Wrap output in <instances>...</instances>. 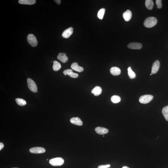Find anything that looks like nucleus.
<instances>
[{
  "label": "nucleus",
  "instance_id": "nucleus-2",
  "mask_svg": "<svg viewBox=\"0 0 168 168\" xmlns=\"http://www.w3.org/2000/svg\"><path fill=\"white\" fill-rule=\"evenodd\" d=\"M64 163V159L61 157L53 158L49 161L50 164L54 166H61L63 165Z\"/></svg>",
  "mask_w": 168,
  "mask_h": 168
},
{
  "label": "nucleus",
  "instance_id": "nucleus-16",
  "mask_svg": "<svg viewBox=\"0 0 168 168\" xmlns=\"http://www.w3.org/2000/svg\"><path fill=\"white\" fill-rule=\"evenodd\" d=\"M111 74L114 76L119 75L121 74V70L119 68L116 67H113L111 68L110 70Z\"/></svg>",
  "mask_w": 168,
  "mask_h": 168
},
{
  "label": "nucleus",
  "instance_id": "nucleus-15",
  "mask_svg": "<svg viewBox=\"0 0 168 168\" xmlns=\"http://www.w3.org/2000/svg\"><path fill=\"white\" fill-rule=\"evenodd\" d=\"M57 58L63 63L67 62L68 59V58L64 53H59L58 55Z\"/></svg>",
  "mask_w": 168,
  "mask_h": 168
},
{
  "label": "nucleus",
  "instance_id": "nucleus-23",
  "mask_svg": "<svg viewBox=\"0 0 168 168\" xmlns=\"http://www.w3.org/2000/svg\"><path fill=\"white\" fill-rule=\"evenodd\" d=\"M111 101L114 103H117L120 102L121 98L119 96L117 95H114L111 98Z\"/></svg>",
  "mask_w": 168,
  "mask_h": 168
},
{
  "label": "nucleus",
  "instance_id": "nucleus-29",
  "mask_svg": "<svg viewBox=\"0 0 168 168\" xmlns=\"http://www.w3.org/2000/svg\"><path fill=\"white\" fill-rule=\"evenodd\" d=\"M55 2L56 4H61V1L60 0H56V1H54Z\"/></svg>",
  "mask_w": 168,
  "mask_h": 168
},
{
  "label": "nucleus",
  "instance_id": "nucleus-25",
  "mask_svg": "<svg viewBox=\"0 0 168 168\" xmlns=\"http://www.w3.org/2000/svg\"><path fill=\"white\" fill-rule=\"evenodd\" d=\"M105 11V9L104 8L101 9L100 10L98 14V18L100 19H103Z\"/></svg>",
  "mask_w": 168,
  "mask_h": 168
},
{
  "label": "nucleus",
  "instance_id": "nucleus-27",
  "mask_svg": "<svg viewBox=\"0 0 168 168\" xmlns=\"http://www.w3.org/2000/svg\"><path fill=\"white\" fill-rule=\"evenodd\" d=\"M110 167V165L109 164L107 165H100L98 167V168H107Z\"/></svg>",
  "mask_w": 168,
  "mask_h": 168
},
{
  "label": "nucleus",
  "instance_id": "nucleus-14",
  "mask_svg": "<svg viewBox=\"0 0 168 168\" xmlns=\"http://www.w3.org/2000/svg\"><path fill=\"white\" fill-rule=\"evenodd\" d=\"M71 68L74 70L79 72H83L84 70L83 68L79 66L78 64L76 62L72 63L71 66Z\"/></svg>",
  "mask_w": 168,
  "mask_h": 168
},
{
  "label": "nucleus",
  "instance_id": "nucleus-31",
  "mask_svg": "<svg viewBox=\"0 0 168 168\" xmlns=\"http://www.w3.org/2000/svg\"><path fill=\"white\" fill-rule=\"evenodd\" d=\"M152 75V74H150V75Z\"/></svg>",
  "mask_w": 168,
  "mask_h": 168
},
{
  "label": "nucleus",
  "instance_id": "nucleus-13",
  "mask_svg": "<svg viewBox=\"0 0 168 168\" xmlns=\"http://www.w3.org/2000/svg\"><path fill=\"white\" fill-rule=\"evenodd\" d=\"M123 16L124 20L126 21H129L132 17V14L131 11L130 10H127L123 13Z\"/></svg>",
  "mask_w": 168,
  "mask_h": 168
},
{
  "label": "nucleus",
  "instance_id": "nucleus-22",
  "mask_svg": "<svg viewBox=\"0 0 168 168\" xmlns=\"http://www.w3.org/2000/svg\"><path fill=\"white\" fill-rule=\"evenodd\" d=\"M128 71V75L130 79H133L135 78L136 75L135 72H134L132 70L130 67H129L127 69Z\"/></svg>",
  "mask_w": 168,
  "mask_h": 168
},
{
  "label": "nucleus",
  "instance_id": "nucleus-20",
  "mask_svg": "<svg viewBox=\"0 0 168 168\" xmlns=\"http://www.w3.org/2000/svg\"><path fill=\"white\" fill-rule=\"evenodd\" d=\"M61 64L57 61H55L53 62V70L56 71H57L61 69Z\"/></svg>",
  "mask_w": 168,
  "mask_h": 168
},
{
  "label": "nucleus",
  "instance_id": "nucleus-11",
  "mask_svg": "<svg viewBox=\"0 0 168 168\" xmlns=\"http://www.w3.org/2000/svg\"><path fill=\"white\" fill-rule=\"evenodd\" d=\"M63 73L65 75H68L72 78H77L79 76L78 74L73 73L71 69H67L64 70L63 71Z\"/></svg>",
  "mask_w": 168,
  "mask_h": 168
},
{
  "label": "nucleus",
  "instance_id": "nucleus-21",
  "mask_svg": "<svg viewBox=\"0 0 168 168\" xmlns=\"http://www.w3.org/2000/svg\"><path fill=\"white\" fill-rule=\"evenodd\" d=\"M162 112L166 120L168 121V105L163 108Z\"/></svg>",
  "mask_w": 168,
  "mask_h": 168
},
{
  "label": "nucleus",
  "instance_id": "nucleus-18",
  "mask_svg": "<svg viewBox=\"0 0 168 168\" xmlns=\"http://www.w3.org/2000/svg\"><path fill=\"white\" fill-rule=\"evenodd\" d=\"M36 2L35 0H19V3L20 4L33 5Z\"/></svg>",
  "mask_w": 168,
  "mask_h": 168
},
{
  "label": "nucleus",
  "instance_id": "nucleus-4",
  "mask_svg": "<svg viewBox=\"0 0 168 168\" xmlns=\"http://www.w3.org/2000/svg\"><path fill=\"white\" fill-rule=\"evenodd\" d=\"M153 96L151 95H145L140 97L139 99L140 102L142 104H147L153 99Z\"/></svg>",
  "mask_w": 168,
  "mask_h": 168
},
{
  "label": "nucleus",
  "instance_id": "nucleus-3",
  "mask_svg": "<svg viewBox=\"0 0 168 168\" xmlns=\"http://www.w3.org/2000/svg\"><path fill=\"white\" fill-rule=\"evenodd\" d=\"M27 83L28 88L31 91L34 93H36L38 92V87L36 84L32 79L30 78L27 79Z\"/></svg>",
  "mask_w": 168,
  "mask_h": 168
},
{
  "label": "nucleus",
  "instance_id": "nucleus-28",
  "mask_svg": "<svg viewBox=\"0 0 168 168\" xmlns=\"http://www.w3.org/2000/svg\"><path fill=\"white\" fill-rule=\"evenodd\" d=\"M4 145L3 143L1 142L0 143V150L1 151L4 147Z\"/></svg>",
  "mask_w": 168,
  "mask_h": 168
},
{
  "label": "nucleus",
  "instance_id": "nucleus-9",
  "mask_svg": "<svg viewBox=\"0 0 168 168\" xmlns=\"http://www.w3.org/2000/svg\"><path fill=\"white\" fill-rule=\"evenodd\" d=\"M73 32V29L72 27L69 28L64 30L62 34V36L64 38H68L72 35Z\"/></svg>",
  "mask_w": 168,
  "mask_h": 168
},
{
  "label": "nucleus",
  "instance_id": "nucleus-32",
  "mask_svg": "<svg viewBox=\"0 0 168 168\" xmlns=\"http://www.w3.org/2000/svg\"><path fill=\"white\" fill-rule=\"evenodd\" d=\"M17 168V167H14V168Z\"/></svg>",
  "mask_w": 168,
  "mask_h": 168
},
{
  "label": "nucleus",
  "instance_id": "nucleus-30",
  "mask_svg": "<svg viewBox=\"0 0 168 168\" xmlns=\"http://www.w3.org/2000/svg\"><path fill=\"white\" fill-rule=\"evenodd\" d=\"M122 168H130L127 167V166H124V167H123Z\"/></svg>",
  "mask_w": 168,
  "mask_h": 168
},
{
  "label": "nucleus",
  "instance_id": "nucleus-5",
  "mask_svg": "<svg viewBox=\"0 0 168 168\" xmlns=\"http://www.w3.org/2000/svg\"><path fill=\"white\" fill-rule=\"evenodd\" d=\"M27 40L28 43L32 46H36L38 45V42L36 37L33 34H30L27 37Z\"/></svg>",
  "mask_w": 168,
  "mask_h": 168
},
{
  "label": "nucleus",
  "instance_id": "nucleus-17",
  "mask_svg": "<svg viewBox=\"0 0 168 168\" xmlns=\"http://www.w3.org/2000/svg\"><path fill=\"white\" fill-rule=\"evenodd\" d=\"M102 89L101 87L96 86L92 90V93L95 96H98L100 95L102 93Z\"/></svg>",
  "mask_w": 168,
  "mask_h": 168
},
{
  "label": "nucleus",
  "instance_id": "nucleus-1",
  "mask_svg": "<svg viewBox=\"0 0 168 168\" xmlns=\"http://www.w3.org/2000/svg\"><path fill=\"white\" fill-rule=\"evenodd\" d=\"M158 22L156 17H151L147 18L144 22V25L147 28H151L155 26Z\"/></svg>",
  "mask_w": 168,
  "mask_h": 168
},
{
  "label": "nucleus",
  "instance_id": "nucleus-19",
  "mask_svg": "<svg viewBox=\"0 0 168 168\" xmlns=\"http://www.w3.org/2000/svg\"><path fill=\"white\" fill-rule=\"evenodd\" d=\"M145 5L147 9L152 10L153 8L154 4L152 0H146L145 2Z\"/></svg>",
  "mask_w": 168,
  "mask_h": 168
},
{
  "label": "nucleus",
  "instance_id": "nucleus-24",
  "mask_svg": "<svg viewBox=\"0 0 168 168\" xmlns=\"http://www.w3.org/2000/svg\"><path fill=\"white\" fill-rule=\"evenodd\" d=\"M16 102L18 105L21 106L25 105L27 104L26 102L23 99L21 98H17L15 100Z\"/></svg>",
  "mask_w": 168,
  "mask_h": 168
},
{
  "label": "nucleus",
  "instance_id": "nucleus-7",
  "mask_svg": "<svg viewBox=\"0 0 168 168\" xmlns=\"http://www.w3.org/2000/svg\"><path fill=\"white\" fill-rule=\"evenodd\" d=\"M127 47L131 49L140 50L142 47V45L139 43H132L129 44Z\"/></svg>",
  "mask_w": 168,
  "mask_h": 168
},
{
  "label": "nucleus",
  "instance_id": "nucleus-10",
  "mask_svg": "<svg viewBox=\"0 0 168 168\" xmlns=\"http://www.w3.org/2000/svg\"><path fill=\"white\" fill-rule=\"evenodd\" d=\"M95 131L97 133L100 135L106 134L109 132V130L107 129L101 127H96Z\"/></svg>",
  "mask_w": 168,
  "mask_h": 168
},
{
  "label": "nucleus",
  "instance_id": "nucleus-12",
  "mask_svg": "<svg viewBox=\"0 0 168 168\" xmlns=\"http://www.w3.org/2000/svg\"><path fill=\"white\" fill-rule=\"evenodd\" d=\"M71 123L77 125L82 126L83 122L80 118L78 117H73L70 119Z\"/></svg>",
  "mask_w": 168,
  "mask_h": 168
},
{
  "label": "nucleus",
  "instance_id": "nucleus-26",
  "mask_svg": "<svg viewBox=\"0 0 168 168\" xmlns=\"http://www.w3.org/2000/svg\"><path fill=\"white\" fill-rule=\"evenodd\" d=\"M156 4L157 5L158 9H160L162 7V1L161 0H157Z\"/></svg>",
  "mask_w": 168,
  "mask_h": 168
},
{
  "label": "nucleus",
  "instance_id": "nucleus-8",
  "mask_svg": "<svg viewBox=\"0 0 168 168\" xmlns=\"http://www.w3.org/2000/svg\"><path fill=\"white\" fill-rule=\"evenodd\" d=\"M160 67V63L158 60H156L153 63L151 73L152 74H155L157 73L159 71Z\"/></svg>",
  "mask_w": 168,
  "mask_h": 168
},
{
  "label": "nucleus",
  "instance_id": "nucleus-6",
  "mask_svg": "<svg viewBox=\"0 0 168 168\" xmlns=\"http://www.w3.org/2000/svg\"><path fill=\"white\" fill-rule=\"evenodd\" d=\"M46 151L45 148L41 147H35L30 148L29 150L30 153L35 154H40L44 153Z\"/></svg>",
  "mask_w": 168,
  "mask_h": 168
}]
</instances>
